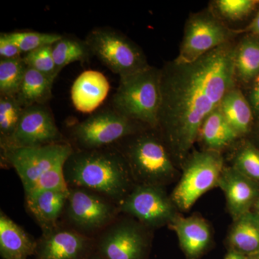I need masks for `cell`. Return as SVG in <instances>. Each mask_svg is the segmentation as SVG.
I'll list each match as a JSON object with an SVG mask.
<instances>
[{
	"label": "cell",
	"mask_w": 259,
	"mask_h": 259,
	"mask_svg": "<svg viewBox=\"0 0 259 259\" xmlns=\"http://www.w3.org/2000/svg\"><path fill=\"white\" fill-rule=\"evenodd\" d=\"M235 40L191 63L174 60L161 69V102L157 130L174 154L185 157L209 114L236 87Z\"/></svg>",
	"instance_id": "obj_1"
},
{
	"label": "cell",
	"mask_w": 259,
	"mask_h": 259,
	"mask_svg": "<svg viewBox=\"0 0 259 259\" xmlns=\"http://www.w3.org/2000/svg\"><path fill=\"white\" fill-rule=\"evenodd\" d=\"M64 172L69 188L93 191L118 205L136 185L127 161L115 145L93 150L74 148L65 161Z\"/></svg>",
	"instance_id": "obj_2"
},
{
	"label": "cell",
	"mask_w": 259,
	"mask_h": 259,
	"mask_svg": "<svg viewBox=\"0 0 259 259\" xmlns=\"http://www.w3.org/2000/svg\"><path fill=\"white\" fill-rule=\"evenodd\" d=\"M161 69L150 66L120 78L112 107L121 115L150 128L158 127L161 107Z\"/></svg>",
	"instance_id": "obj_3"
},
{
	"label": "cell",
	"mask_w": 259,
	"mask_h": 259,
	"mask_svg": "<svg viewBox=\"0 0 259 259\" xmlns=\"http://www.w3.org/2000/svg\"><path fill=\"white\" fill-rule=\"evenodd\" d=\"M152 129L141 130L115 144L137 185H161L175 174L169 153Z\"/></svg>",
	"instance_id": "obj_4"
},
{
	"label": "cell",
	"mask_w": 259,
	"mask_h": 259,
	"mask_svg": "<svg viewBox=\"0 0 259 259\" xmlns=\"http://www.w3.org/2000/svg\"><path fill=\"white\" fill-rule=\"evenodd\" d=\"M92 55L121 77L149 67L141 48L122 32L102 27L94 28L84 39Z\"/></svg>",
	"instance_id": "obj_5"
},
{
	"label": "cell",
	"mask_w": 259,
	"mask_h": 259,
	"mask_svg": "<svg viewBox=\"0 0 259 259\" xmlns=\"http://www.w3.org/2000/svg\"><path fill=\"white\" fill-rule=\"evenodd\" d=\"M147 127L110 107L93 113L86 120L73 125L69 142L74 149H97L113 146Z\"/></svg>",
	"instance_id": "obj_6"
},
{
	"label": "cell",
	"mask_w": 259,
	"mask_h": 259,
	"mask_svg": "<svg viewBox=\"0 0 259 259\" xmlns=\"http://www.w3.org/2000/svg\"><path fill=\"white\" fill-rule=\"evenodd\" d=\"M120 207L105 196L79 187L69 188L64 214L67 226L95 238L118 218Z\"/></svg>",
	"instance_id": "obj_7"
},
{
	"label": "cell",
	"mask_w": 259,
	"mask_h": 259,
	"mask_svg": "<svg viewBox=\"0 0 259 259\" xmlns=\"http://www.w3.org/2000/svg\"><path fill=\"white\" fill-rule=\"evenodd\" d=\"M238 31L227 26L212 9L190 15L185 24V33L175 61L191 63L216 48L233 41Z\"/></svg>",
	"instance_id": "obj_8"
},
{
	"label": "cell",
	"mask_w": 259,
	"mask_h": 259,
	"mask_svg": "<svg viewBox=\"0 0 259 259\" xmlns=\"http://www.w3.org/2000/svg\"><path fill=\"white\" fill-rule=\"evenodd\" d=\"M223 169V156L218 151L194 153L174 190L171 200L183 210L190 209L201 196L218 186Z\"/></svg>",
	"instance_id": "obj_9"
},
{
	"label": "cell",
	"mask_w": 259,
	"mask_h": 259,
	"mask_svg": "<svg viewBox=\"0 0 259 259\" xmlns=\"http://www.w3.org/2000/svg\"><path fill=\"white\" fill-rule=\"evenodd\" d=\"M144 225L117 218L95 238V252L105 259H144L148 239Z\"/></svg>",
	"instance_id": "obj_10"
},
{
	"label": "cell",
	"mask_w": 259,
	"mask_h": 259,
	"mask_svg": "<svg viewBox=\"0 0 259 259\" xmlns=\"http://www.w3.org/2000/svg\"><path fill=\"white\" fill-rule=\"evenodd\" d=\"M74 151L70 143L39 147L13 148L1 151L2 160L18 174L25 194L30 192L42 174L60 162L66 161Z\"/></svg>",
	"instance_id": "obj_11"
},
{
	"label": "cell",
	"mask_w": 259,
	"mask_h": 259,
	"mask_svg": "<svg viewBox=\"0 0 259 259\" xmlns=\"http://www.w3.org/2000/svg\"><path fill=\"white\" fill-rule=\"evenodd\" d=\"M62 143L69 142L56 125L50 109L46 105H33L24 108L14 134L1 145V151Z\"/></svg>",
	"instance_id": "obj_12"
},
{
	"label": "cell",
	"mask_w": 259,
	"mask_h": 259,
	"mask_svg": "<svg viewBox=\"0 0 259 259\" xmlns=\"http://www.w3.org/2000/svg\"><path fill=\"white\" fill-rule=\"evenodd\" d=\"M119 207L120 213L151 228L171 223L177 217L175 203L161 185H136Z\"/></svg>",
	"instance_id": "obj_13"
},
{
	"label": "cell",
	"mask_w": 259,
	"mask_h": 259,
	"mask_svg": "<svg viewBox=\"0 0 259 259\" xmlns=\"http://www.w3.org/2000/svg\"><path fill=\"white\" fill-rule=\"evenodd\" d=\"M95 251V238L58 225L42 232L34 256L35 259H88Z\"/></svg>",
	"instance_id": "obj_14"
},
{
	"label": "cell",
	"mask_w": 259,
	"mask_h": 259,
	"mask_svg": "<svg viewBox=\"0 0 259 259\" xmlns=\"http://www.w3.org/2000/svg\"><path fill=\"white\" fill-rule=\"evenodd\" d=\"M106 76L95 70L83 71L73 83L71 101L77 111L90 113L105 101L110 91Z\"/></svg>",
	"instance_id": "obj_15"
},
{
	"label": "cell",
	"mask_w": 259,
	"mask_h": 259,
	"mask_svg": "<svg viewBox=\"0 0 259 259\" xmlns=\"http://www.w3.org/2000/svg\"><path fill=\"white\" fill-rule=\"evenodd\" d=\"M218 186L224 192L228 209L234 221L248 212L257 194L253 180L230 167L223 169Z\"/></svg>",
	"instance_id": "obj_16"
},
{
	"label": "cell",
	"mask_w": 259,
	"mask_h": 259,
	"mask_svg": "<svg viewBox=\"0 0 259 259\" xmlns=\"http://www.w3.org/2000/svg\"><path fill=\"white\" fill-rule=\"evenodd\" d=\"M67 192L50 190H33L25 194L27 209L35 220L42 232L59 225L64 214Z\"/></svg>",
	"instance_id": "obj_17"
},
{
	"label": "cell",
	"mask_w": 259,
	"mask_h": 259,
	"mask_svg": "<svg viewBox=\"0 0 259 259\" xmlns=\"http://www.w3.org/2000/svg\"><path fill=\"white\" fill-rule=\"evenodd\" d=\"M37 241L22 227L0 212V255L2 259H28L35 255Z\"/></svg>",
	"instance_id": "obj_18"
},
{
	"label": "cell",
	"mask_w": 259,
	"mask_h": 259,
	"mask_svg": "<svg viewBox=\"0 0 259 259\" xmlns=\"http://www.w3.org/2000/svg\"><path fill=\"white\" fill-rule=\"evenodd\" d=\"M170 224L176 232L182 249L190 258L200 255L210 241V229L202 218L177 216Z\"/></svg>",
	"instance_id": "obj_19"
},
{
	"label": "cell",
	"mask_w": 259,
	"mask_h": 259,
	"mask_svg": "<svg viewBox=\"0 0 259 259\" xmlns=\"http://www.w3.org/2000/svg\"><path fill=\"white\" fill-rule=\"evenodd\" d=\"M219 107L226 120L238 136L248 133L254 113L248 99L240 88L236 86L231 89L223 97Z\"/></svg>",
	"instance_id": "obj_20"
},
{
	"label": "cell",
	"mask_w": 259,
	"mask_h": 259,
	"mask_svg": "<svg viewBox=\"0 0 259 259\" xmlns=\"http://www.w3.org/2000/svg\"><path fill=\"white\" fill-rule=\"evenodd\" d=\"M237 83L248 84L259 74V37L248 33L237 44L234 58Z\"/></svg>",
	"instance_id": "obj_21"
},
{
	"label": "cell",
	"mask_w": 259,
	"mask_h": 259,
	"mask_svg": "<svg viewBox=\"0 0 259 259\" xmlns=\"http://www.w3.org/2000/svg\"><path fill=\"white\" fill-rule=\"evenodd\" d=\"M199 136L207 150L218 152L240 137L226 120L220 107L209 114L204 120L199 130Z\"/></svg>",
	"instance_id": "obj_22"
},
{
	"label": "cell",
	"mask_w": 259,
	"mask_h": 259,
	"mask_svg": "<svg viewBox=\"0 0 259 259\" xmlns=\"http://www.w3.org/2000/svg\"><path fill=\"white\" fill-rule=\"evenodd\" d=\"M229 243L233 250L242 254L259 253V214L248 212L236 220Z\"/></svg>",
	"instance_id": "obj_23"
},
{
	"label": "cell",
	"mask_w": 259,
	"mask_h": 259,
	"mask_svg": "<svg viewBox=\"0 0 259 259\" xmlns=\"http://www.w3.org/2000/svg\"><path fill=\"white\" fill-rule=\"evenodd\" d=\"M54 82L41 73L28 67L17 98L24 107L46 105L52 97Z\"/></svg>",
	"instance_id": "obj_24"
},
{
	"label": "cell",
	"mask_w": 259,
	"mask_h": 259,
	"mask_svg": "<svg viewBox=\"0 0 259 259\" xmlns=\"http://www.w3.org/2000/svg\"><path fill=\"white\" fill-rule=\"evenodd\" d=\"M52 52L59 74L67 65L76 61L85 62L93 56L84 40L64 35L53 45Z\"/></svg>",
	"instance_id": "obj_25"
},
{
	"label": "cell",
	"mask_w": 259,
	"mask_h": 259,
	"mask_svg": "<svg viewBox=\"0 0 259 259\" xmlns=\"http://www.w3.org/2000/svg\"><path fill=\"white\" fill-rule=\"evenodd\" d=\"M27 69L23 56L0 59V95L17 96Z\"/></svg>",
	"instance_id": "obj_26"
},
{
	"label": "cell",
	"mask_w": 259,
	"mask_h": 259,
	"mask_svg": "<svg viewBox=\"0 0 259 259\" xmlns=\"http://www.w3.org/2000/svg\"><path fill=\"white\" fill-rule=\"evenodd\" d=\"M24 108L16 96L0 95V145L14 134Z\"/></svg>",
	"instance_id": "obj_27"
},
{
	"label": "cell",
	"mask_w": 259,
	"mask_h": 259,
	"mask_svg": "<svg viewBox=\"0 0 259 259\" xmlns=\"http://www.w3.org/2000/svg\"><path fill=\"white\" fill-rule=\"evenodd\" d=\"M7 34L18 46L22 54H25L41 47L54 45L63 37L61 34L28 30L7 32Z\"/></svg>",
	"instance_id": "obj_28"
},
{
	"label": "cell",
	"mask_w": 259,
	"mask_h": 259,
	"mask_svg": "<svg viewBox=\"0 0 259 259\" xmlns=\"http://www.w3.org/2000/svg\"><path fill=\"white\" fill-rule=\"evenodd\" d=\"M52 49L53 45L40 48L25 54L23 59L28 67L41 73L54 81L59 74L56 71Z\"/></svg>",
	"instance_id": "obj_29"
},
{
	"label": "cell",
	"mask_w": 259,
	"mask_h": 259,
	"mask_svg": "<svg viewBox=\"0 0 259 259\" xmlns=\"http://www.w3.org/2000/svg\"><path fill=\"white\" fill-rule=\"evenodd\" d=\"M256 4L253 0H218L214 1L212 10L220 18L238 21L246 18Z\"/></svg>",
	"instance_id": "obj_30"
},
{
	"label": "cell",
	"mask_w": 259,
	"mask_h": 259,
	"mask_svg": "<svg viewBox=\"0 0 259 259\" xmlns=\"http://www.w3.org/2000/svg\"><path fill=\"white\" fill-rule=\"evenodd\" d=\"M233 167L250 180L259 182V151L252 145L245 144L235 155Z\"/></svg>",
	"instance_id": "obj_31"
},
{
	"label": "cell",
	"mask_w": 259,
	"mask_h": 259,
	"mask_svg": "<svg viewBox=\"0 0 259 259\" xmlns=\"http://www.w3.org/2000/svg\"><path fill=\"white\" fill-rule=\"evenodd\" d=\"M65 161L60 162L45 173L40 178L30 191L50 190L56 192H69V187L64 177V166ZM27 194V193H25Z\"/></svg>",
	"instance_id": "obj_32"
},
{
	"label": "cell",
	"mask_w": 259,
	"mask_h": 259,
	"mask_svg": "<svg viewBox=\"0 0 259 259\" xmlns=\"http://www.w3.org/2000/svg\"><path fill=\"white\" fill-rule=\"evenodd\" d=\"M22 52L18 46L8 37L7 32L0 34V57L3 59H11L20 57Z\"/></svg>",
	"instance_id": "obj_33"
},
{
	"label": "cell",
	"mask_w": 259,
	"mask_h": 259,
	"mask_svg": "<svg viewBox=\"0 0 259 259\" xmlns=\"http://www.w3.org/2000/svg\"><path fill=\"white\" fill-rule=\"evenodd\" d=\"M248 100L253 113L259 115V74L251 82Z\"/></svg>",
	"instance_id": "obj_34"
},
{
	"label": "cell",
	"mask_w": 259,
	"mask_h": 259,
	"mask_svg": "<svg viewBox=\"0 0 259 259\" xmlns=\"http://www.w3.org/2000/svg\"><path fill=\"white\" fill-rule=\"evenodd\" d=\"M246 31L249 32L250 33L254 34V35L259 37V9L253 21L250 23L248 28H247Z\"/></svg>",
	"instance_id": "obj_35"
},
{
	"label": "cell",
	"mask_w": 259,
	"mask_h": 259,
	"mask_svg": "<svg viewBox=\"0 0 259 259\" xmlns=\"http://www.w3.org/2000/svg\"><path fill=\"white\" fill-rule=\"evenodd\" d=\"M244 256L245 255L242 254L241 253H238V252L235 251V250H233V251L230 252L224 259H243Z\"/></svg>",
	"instance_id": "obj_36"
},
{
	"label": "cell",
	"mask_w": 259,
	"mask_h": 259,
	"mask_svg": "<svg viewBox=\"0 0 259 259\" xmlns=\"http://www.w3.org/2000/svg\"><path fill=\"white\" fill-rule=\"evenodd\" d=\"M243 259H259V253L245 255L244 258H243Z\"/></svg>",
	"instance_id": "obj_37"
},
{
	"label": "cell",
	"mask_w": 259,
	"mask_h": 259,
	"mask_svg": "<svg viewBox=\"0 0 259 259\" xmlns=\"http://www.w3.org/2000/svg\"><path fill=\"white\" fill-rule=\"evenodd\" d=\"M88 259H105L103 258V257L101 256V255H99L98 253H97L96 252H94L93 254L90 255V257Z\"/></svg>",
	"instance_id": "obj_38"
},
{
	"label": "cell",
	"mask_w": 259,
	"mask_h": 259,
	"mask_svg": "<svg viewBox=\"0 0 259 259\" xmlns=\"http://www.w3.org/2000/svg\"><path fill=\"white\" fill-rule=\"evenodd\" d=\"M257 205H258V208L259 209V201H258V204H257Z\"/></svg>",
	"instance_id": "obj_39"
},
{
	"label": "cell",
	"mask_w": 259,
	"mask_h": 259,
	"mask_svg": "<svg viewBox=\"0 0 259 259\" xmlns=\"http://www.w3.org/2000/svg\"></svg>",
	"instance_id": "obj_40"
}]
</instances>
